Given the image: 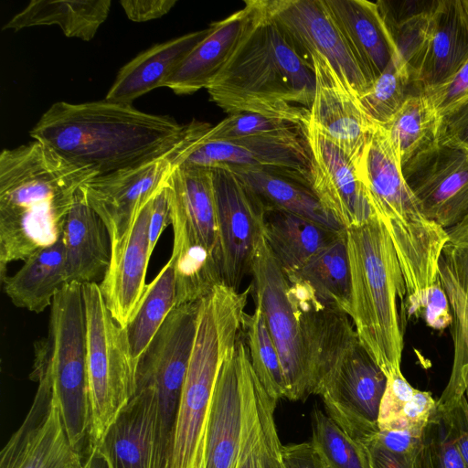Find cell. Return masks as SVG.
Segmentation results:
<instances>
[{
  "label": "cell",
  "mask_w": 468,
  "mask_h": 468,
  "mask_svg": "<svg viewBox=\"0 0 468 468\" xmlns=\"http://www.w3.org/2000/svg\"><path fill=\"white\" fill-rule=\"evenodd\" d=\"M237 44L208 83L210 100L226 113L253 112L308 126L315 92L312 58L303 55L267 13L247 0Z\"/></svg>",
  "instance_id": "6da1fadb"
},
{
  "label": "cell",
  "mask_w": 468,
  "mask_h": 468,
  "mask_svg": "<svg viewBox=\"0 0 468 468\" xmlns=\"http://www.w3.org/2000/svg\"><path fill=\"white\" fill-rule=\"evenodd\" d=\"M187 127L171 116L103 99L54 102L29 135L65 159L104 175L165 156Z\"/></svg>",
  "instance_id": "7a4b0ae2"
},
{
  "label": "cell",
  "mask_w": 468,
  "mask_h": 468,
  "mask_svg": "<svg viewBox=\"0 0 468 468\" xmlns=\"http://www.w3.org/2000/svg\"><path fill=\"white\" fill-rule=\"evenodd\" d=\"M98 176L33 140L0 154V279L6 266L62 239L80 186Z\"/></svg>",
  "instance_id": "3957f363"
},
{
  "label": "cell",
  "mask_w": 468,
  "mask_h": 468,
  "mask_svg": "<svg viewBox=\"0 0 468 468\" xmlns=\"http://www.w3.org/2000/svg\"><path fill=\"white\" fill-rule=\"evenodd\" d=\"M351 274L349 317L360 344L388 377L400 374L404 346L399 302L406 282L390 236L377 217L346 229Z\"/></svg>",
  "instance_id": "277c9868"
},
{
  "label": "cell",
  "mask_w": 468,
  "mask_h": 468,
  "mask_svg": "<svg viewBox=\"0 0 468 468\" xmlns=\"http://www.w3.org/2000/svg\"><path fill=\"white\" fill-rule=\"evenodd\" d=\"M249 286H216L198 302L196 335L176 413L166 468H198L206 427L221 367L242 334Z\"/></svg>",
  "instance_id": "5b68a950"
},
{
  "label": "cell",
  "mask_w": 468,
  "mask_h": 468,
  "mask_svg": "<svg viewBox=\"0 0 468 468\" xmlns=\"http://www.w3.org/2000/svg\"><path fill=\"white\" fill-rule=\"evenodd\" d=\"M357 169L393 242L406 297L437 283L446 231L423 214L384 127L375 125Z\"/></svg>",
  "instance_id": "8992f818"
},
{
  "label": "cell",
  "mask_w": 468,
  "mask_h": 468,
  "mask_svg": "<svg viewBox=\"0 0 468 468\" xmlns=\"http://www.w3.org/2000/svg\"><path fill=\"white\" fill-rule=\"evenodd\" d=\"M29 378L45 382L60 408L71 445L80 452L89 435L90 404L82 284L69 282L50 306L48 333L34 344Z\"/></svg>",
  "instance_id": "52a82bcc"
},
{
  "label": "cell",
  "mask_w": 468,
  "mask_h": 468,
  "mask_svg": "<svg viewBox=\"0 0 468 468\" xmlns=\"http://www.w3.org/2000/svg\"><path fill=\"white\" fill-rule=\"evenodd\" d=\"M90 404L89 442L93 454L136 391V366L126 328L112 315L97 282L82 284Z\"/></svg>",
  "instance_id": "ba28073f"
},
{
  "label": "cell",
  "mask_w": 468,
  "mask_h": 468,
  "mask_svg": "<svg viewBox=\"0 0 468 468\" xmlns=\"http://www.w3.org/2000/svg\"><path fill=\"white\" fill-rule=\"evenodd\" d=\"M255 307L265 319L277 347L287 387L286 399L303 400L314 391V378L302 330L288 296V280L263 235L250 271Z\"/></svg>",
  "instance_id": "9c48e42d"
},
{
  "label": "cell",
  "mask_w": 468,
  "mask_h": 468,
  "mask_svg": "<svg viewBox=\"0 0 468 468\" xmlns=\"http://www.w3.org/2000/svg\"><path fill=\"white\" fill-rule=\"evenodd\" d=\"M387 376L353 340L317 383L314 394L326 414L352 439L363 441L378 431V420Z\"/></svg>",
  "instance_id": "30bf717a"
},
{
  "label": "cell",
  "mask_w": 468,
  "mask_h": 468,
  "mask_svg": "<svg viewBox=\"0 0 468 468\" xmlns=\"http://www.w3.org/2000/svg\"><path fill=\"white\" fill-rule=\"evenodd\" d=\"M198 302L176 307L169 314L136 367V390L148 391L156 398L171 447L196 335Z\"/></svg>",
  "instance_id": "8fae6325"
},
{
  "label": "cell",
  "mask_w": 468,
  "mask_h": 468,
  "mask_svg": "<svg viewBox=\"0 0 468 468\" xmlns=\"http://www.w3.org/2000/svg\"><path fill=\"white\" fill-rule=\"evenodd\" d=\"M212 173L223 283L239 290L250 274L269 207L229 169L214 168Z\"/></svg>",
  "instance_id": "7c38bea8"
},
{
  "label": "cell",
  "mask_w": 468,
  "mask_h": 468,
  "mask_svg": "<svg viewBox=\"0 0 468 468\" xmlns=\"http://www.w3.org/2000/svg\"><path fill=\"white\" fill-rule=\"evenodd\" d=\"M423 214L443 229L468 218V152L441 144L402 166Z\"/></svg>",
  "instance_id": "4fadbf2b"
},
{
  "label": "cell",
  "mask_w": 468,
  "mask_h": 468,
  "mask_svg": "<svg viewBox=\"0 0 468 468\" xmlns=\"http://www.w3.org/2000/svg\"><path fill=\"white\" fill-rule=\"evenodd\" d=\"M269 16L306 57L326 58L344 83L358 97L370 84L333 21L324 0H262Z\"/></svg>",
  "instance_id": "5bb4252c"
},
{
  "label": "cell",
  "mask_w": 468,
  "mask_h": 468,
  "mask_svg": "<svg viewBox=\"0 0 468 468\" xmlns=\"http://www.w3.org/2000/svg\"><path fill=\"white\" fill-rule=\"evenodd\" d=\"M172 254L205 253L221 261L212 169L174 166L165 183Z\"/></svg>",
  "instance_id": "9a60e30c"
},
{
  "label": "cell",
  "mask_w": 468,
  "mask_h": 468,
  "mask_svg": "<svg viewBox=\"0 0 468 468\" xmlns=\"http://www.w3.org/2000/svg\"><path fill=\"white\" fill-rule=\"evenodd\" d=\"M169 154L98 175L80 186L87 203L105 224L111 242L130 230L142 208L165 186L173 168Z\"/></svg>",
  "instance_id": "2e32d148"
},
{
  "label": "cell",
  "mask_w": 468,
  "mask_h": 468,
  "mask_svg": "<svg viewBox=\"0 0 468 468\" xmlns=\"http://www.w3.org/2000/svg\"><path fill=\"white\" fill-rule=\"evenodd\" d=\"M170 451L156 398L136 390L91 458L105 468H166Z\"/></svg>",
  "instance_id": "e0dca14e"
},
{
  "label": "cell",
  "mask_w": 468,
  "mask_h": 468,
  "mask_svg": "<svg viewBox=\"0 0 468 468\" xmlns=\"http://www.w3.org/2000/svg\"><path fill=\"white\" fill-rule=\"evenodd\" d=\"M251 367L242 334L219 371L206 427L205 467L237 468Z\"/></svg>",
  "instance_id": "ac0fdd59"
},
{
  "label": "cell",
  "mask_w": 468,
  "mask_h": 468,
  "mask_svg": "<svg viewBox=\"0 0 468 468\" xmlns=\"http://www.w3.org/2000/svg\"><path fill=\"white\" fill-rule=\"evenodd\" d=\"M80 460L51 388L38 382L27 417L1 451L0 468H71Z\"/></svg>",
  "instance_id": "d6986e66"
},
{
  "label": "cell",
  "mask_w": 468,
  "mask_h": 468,
  "mask_svg": "<svg viewBox=\"0 0 468 468\" xmlns=\"http://www.w3.org/2000/svg\"><path fill=\"white\" fill-rule=\"evenodd\" d=\"M315 73V92L310 123L356 165H359L374 124L364 112L358 96L339 78L329 60L311 54Z\"/></svg>",
  "instance_id": "ffe728a7"
},
{
  "label": "cell",
  "mask_w": 468,
  "mask_h": 468,
  "mask_svg": "<svg viewBox=\"0 0 468 468\" xmlns=\"http://www.w3.org/2000/svg\"><path fill=\"white\" fill-rule=\"evenodd\" d=\"M308 140L314 160L312 190L327 212L345 229L377 218L356 165L311 124Z\"/></svg>",
  "instance_id": "44dd1931"
},
{
  "label": "cell",
  "mask_w": 468,
  "mask_h": 468,
  "mask_svg": "<svg viewBox=\"0 0 468 468\" xmlns=\"http://www.w3.org/2000/svg\"><path fill=\"white\" fill-rule=\"evenodd\" d=\"M153 198L142 208L130 230L119 240L112 242L110 264L99 284L107 308L123 327L134 316L147 285Z\"/></svg>",
  "instance_id": "7402d4cb"
},
{
  "label": "cell",
  "mask_w": 468,
  "mask_h": 468,
  "mask_svg": "<svg viewBox=\"0 0 468 468\" xmlns=\"http://www.w3.org/2000/svg\"><path fill=\"white\" fill-rule=\"evenodd\" d=\"M371 85L398 54L377 3L367 0H324Z\"/></svg>",
  "instance_id": "603a6c76"
},
{
  "label": "cell",
  "mask_w": 468,
  "mask_h": 468,
  "mask_svg": "<svg viewBox=\"0 0 468 468\" xmlns=\"http://www.w3.org/2000/svg\"><path fill=\"white\" fill-rule=\"evenodd\" d=\"M468 59V11L463 0H439L421 65L412 80L423 92L449 80Z\"/></svg>",
  "instance_id": "cb8c5ba5"
},
{
  "label": "cell",
  "mask_w": 468,
  "mask_h": 468,
  "mask_svg": "<svg viewBox=\"0 0 468 468\" xmlns=\"http://www.w3.org/2000/svg\"><path fill=\"white\" fill-rule=\"evenodd\" d=\"M63 244L68 282H96L110 264L112 242L105 224L80 188L68 214Z\"/></svg>",
  "instance_id": "d4e9b609"
},
{
  "label": "cell",
  "mask_w": 468,
  "mask_h": 468,
  "mask_svg": "<svg viewBox=\"0 0 468 468\" xmlns=\"http://www.w3.org/2000/svg\"><path fill=\"white\" fill-rule=\"evenodd\" d=\"M209 30L207 27L189 32L142 51L119 69L105 99L132 103L144 94L163 87Z\"/></svg>",
  "instance_id": "484cf974"
},
{
  "label": "cell",
  "mask_w": 468,
  "mask_h": 468,
  "mask_svg": "<svg viewBox=\"0 0 468 468\" xmlns=\"http://www.w3.org/2000/svg\"><path fill=\"white\" fill-rule=\"evenodd\" d=\"M245 16L243 7L221 20L212 22L208 26L210 30L207 36L184 59L163 87L178 95H188L206 89L234 49Z\"/></svg>",
  "instance_id": "4316f807"
},
{
  "label": "cell",
  "mask_w": 468,
  "mask_h": 468,
  "mask_svg": "<svg viewBox=\"0 0 468 468\" xmlns=\"http://www.w3.org/2000/svg\"><path fill=\"white\" fill-rule=\"evenodd\" d=\"M1 282L16 307L37 314L50 307L55 296L69 283L63 239L35 251L16 272Z\"/></svg>",
  "instance_id": "83f0119b"
},
{
  "label": "cell",
  "mask_w": 468,
  "mask_h": 468,
  "mask_svg": "<svg viewBox=\"0 0 468 468\" xmlns=\"http://www.w3.org/2000/svg\"><path fill=\"white\" fill-rule=\"evenodd\" d=\"M276 403L251 367L247 378L245 420L237 468H285L274 420Z\"/></svg>",
  "instance_id": "f1b7e54d"
},
{
  "label": "cell",
  "mask_w": 468,
  "mask_h": 468,
  "mask_svg": "<svg viewBox=\"0 0 468 468\" xmlns=\"http://www.w3.org/2000/svg\"><path fill=\"white\" fill-rule=\"evenodd\" d=\"M344 231L272 208L267 211L264 227L268 245L285 275L302 268Z\"/></svg>",
  "instance_id": "f546056e"
},
{
  "label": "cell",
  "mask_w": 468,
  "mask_h": 468,
  "mask_svg": "<svg viewBox=\"0 0 468 468\" xmlns=\"http://www.w3.org/2000/svg\"><path fill=\"white\" fill-rule=\"evenodd\" d=\"M111 5V0H32L9 19L3 30L58 26L68 37L90 41L107 19Z\"/></svg>",
  "instance_id": "4dcf8cb0"
},
{
  "label": "cell",
  "mask_w": 468,
  "mask_h": 468,
  "mask_svg": "<svg viewBox=\"0 0 468 468\" xmlns=\"http://www.w3.org/2000/svg\"><path fill=\"white\" fill-rule=\"evenodd\" d=\"M228 169L250 187L269 208L308 218L335 231L346 229L327 212L306 185L261 167Z\"/></svg>",
  "instance_id": "1f68e13d"
},
{
  "label": "cell",
  "mask_w": 468,
  "mask_h": 468,
  "mask_svg": "<svg viewBox=\"0 0 468 468\" xmlns=\"http://www.w3.org/2000/svg\"><path fill=\"white\" fill-rule=\"evenodd\" d=\"M309 285L323 301L347 314L351 303V274L346 230L340 233L302 268L285 275Z\"/></svg>",
  "instance_id": "d6a6232c"
},
{
  "label": "cell",
  "mask_w": 468,
  "mask_h": 468,
  "mask_svg": "<svg viewBox=\"0 0 468 468\" xmlns=\"http://www.w3.org/2000/svg\"><path fill=\"white\" fill-rule=\"evenodd\" d=\"M440 114L426 95L411 93L385 126L403 166L417 154L439 143Z\"/></svg>",
  "instance_id": "836d02e7"
},
{
  "label": "cell",
  "mask_w": 468,
  "mask_h": 468,
  "mask_svg": "<svg viewBox=\"0 0 468 468\" xmlns=\"http://www.w3.org/2000/svg\"><path fill=\"white\" fill-rule=\"evenodd\" d=\"M176 307L175 272L169 259L156 277L146 285L134 316L125 326L136 367L140 357Z\"/></svg>",
  "instance_id": "e575fe53"
},
{
  "label": "cell",
  "mask_w": 468,
  "mask_h": 468,
  "mask_svg": "<svg viewBox=\"0 0 468 468\" xmlns=\"http://www.w3.org/2000/svg\"><path fill=\"white\" fill-rule=\"evenodd\" d=\"M437 282L445 292L452 314L453 364L444 390L436 403L451 411L465 396L463 369L468 365V298L462 291L445 261L440 256Z\"/></svg>",
  "instance_id": "d590c367"
},
{
  "label": "cell",
  "mask_w": 468,
  "mask_h": 468,
  "mask_svg": "<svg viewBox=\"0 0 468 468\" xmlns=\"http://www.w3.org/2000/svg\"><path fill=\"white\" fill-rule=\"evenodd\" d=\"M242 337L253 371L265 391L277 401L286 398L287 387L280 356L259 308L255 307L253 314L245 313Z\"/></svg>",
  "instance_id": "8d00e7d4"
},
{
  "label": "cell",
  "mask_w": 468,
  "mask_h": 468,
  "mask_svg": "<svg viewBox=\"0 0 468 468\" xmlns=\"http://www.w3.org/2000/svg\"><path fill=\"white\" fill-rule=\"evenodd\" d=\"M410 468H465L451 411L436 404L414 451Z\"/></svg>",
  "instance_id": "74e56055"
},
{
  "label": "cell",
  "mask_w": 468,
  "mask_h": 468,
  "mask_svg": "<svg viewBox=\"0 0 468 468\" xmlns=\"http://www.w3.org/2000/svg\"><path fill=\"white\" fill-rule=\"evenodd\" d=\"M410 74L399 55L394 57L371 87L358 97L360 105L376 125H387L413 92Z\"/></svg>",
  "instance_id": "f35d334b"
},
{
  "label": "cell",
  "mask_w": 468,
  "mask_h": 468,
  "mask_svg": "<svg viewBox=\"0 0 468 468\" xmlns=\"http://www.w3.org/2000/svg\"><path fill=\"white\" fill-rule=\"evenodd\" d=\"M311 442L327 468H370L360 441L352 439L326 413L314 407Z\"/></svg>",
  "instance_id": "ab89813d"
},
{
  "label": "cell",
  "mask_w": 468,
  "mask_h": 468,
  "mask_svg": "<svg viewBox=\"0 0 468 468\" xmlns=\"http://www.w3.org/2000/svg\"><path fill=\"white\" fill-rule=\"evenodd\" d=\"M438 1L433 7L409 16L398 18L382 16L399 58L409 69L411 84L426 52L432 15Z\"/></svg>",
  "instance_id": "60d3db41"
},
{
  "label": "cell",
  "mask_w": 468,
  "mask_h": 468,
  "mask_svg": "<svg viewBox=\"0 0 468 468\" xmlns=\"http://www.w3.org/2000/svg\"><path fill=\"white\" fill-rule=\"evenodd\" d=\"M294 124L299 123L253 112H240L229 114L214 126L209 125L204 133V137L207 140L232 142L267 132L285 129Z\"/></svg>",
  "instance_id": "b9f144b4"
},
{
  "label": "cell",
  "mask_w": 468,
  "mask_h": 468,
  "mask_svg": "<svg viewBox=\"0 0 468 468\" xmlns=\"http://www.w3.org/2000/svg\"><path fill=\"white\" fill-rule=\"evenodd\" d=\"M404 303L408 306L410 314L420 315L430 327L441 330L452 324L449 301L438 282L406 297Z\"/></svg>",
  "instance_id": "7bdbcfd3"
},
{
  "label": "cell",
  "mask_w": 468,
  "mask_h": 468,
  "mask_svg": "<svg viewBox=\"0 0 468 468\" xmlns=\"http://www.w3.org/2000/svg\"><path fill=\"white\" fill-rule=\"evenodd\" d=\"M445 231L447 240L441 257L468 298V218Z\"/></svg>",
  "instance_id": "ee69618b"
},
{
  "label": "cell",
  "mask_w": 468,
  "mask_h": 468,
  "mask_svg": "<svg viewBox=\"0 0 468 468\" xmlns=\"http://www.w3.org/2000/svg\"><path fill=\"white\" fill-rule=\"evenodd\" d=\"M416 391L417 388L408 382L402 373L387 378V386L378 413V430H390L395 427L404 407L413 398Z\"/></svg>",
  "instance_id": "f6af8a7d"
},
{
  "label": "cell",
  "mask_w": 468,
  "mask_h": 468,
  "mask_svg": "<svg viewBox=\"0 0 468 468\" xmlns=\"http://www.w3.org/2000/svg\"><path fill=\"white\" fill-rule=\"evenodd\" d=\"M439 143L468 152V95L440 113Z\"/></svg>",
  "instance_id": "bcb514c9"
},
{
  "label": "cell",
  "mask_w": 468,
  "mask_h": 468,
  "mask_svg": "<svg viewBox=\"0 0 468 468\" xmlns=\"http://www.w3.org/2000/svg\"><path fill=\"white\" fill-rule=\"evenodd\" d=\"M420 93H423L428 97L439 114L467 96L468 59L445 82Z\"/></svg>",
  "instance_id": "7dc6e473"
},
{
  "label": "cell",
  "mask_w": 468,
  "mask_h": 468,
  "mask_svg": "<svg viewBox=\"0 0 468 468\" xmlns=\"http://www.w3.org/2000/svg\"><path fill=\"white\" fill-rule=\"evenodd\" d=\"M422 431L415 429L378 430L373 437L387 450L394 453L411 456L419 443Z\"/></svg>",
  "instance_id": "c3c4849f"
},
{
  "label": "cell",
  "mask_w": 468,
  "mask_h": 468,
  "mask_svg": "<svg viewBox=\"0 0 468 468\" xmlns=\"http://www.w3.org/2000/svg\"><path fill=\"white\" fill-rule=\"evenodd\" d=\"M120 4L126 16L133 22H146L160 18L170 12L175 0H122Z\"/></svg>",
  "instance_id": "681fc988"
},
{
  "label": "cell",
  "mask_w": 468,
  "mask_h": 468,
  "mask_svg": "<svg viewBox=\"0 0 468 468\" xmlns=\"http://www.w3.org/2000/svg\"><path fill=\"white\" fill-rule=\"evenodd\" d=\"M282 455L285 468H327L311 441L282 445Z\"/></svg>",
  "instance_id": "f907efd6"
},
{
  "label": "cell",
  "mask_w": 468,
  "mask_h": 468,
  "mask_svg": "<svg viewBox=\"0 0 468 468\" xmlns=\"http://www.w3.org/2000/svg\"><path fill=\"white\" fill-rule=\"evenodd\" d=\"M171 224L170 207L165 186L154 197L149 225V251L154 252L155 245L165 229Z\"/></svg>",
  "instance_id": "816d5d0a"
},
{
  "label": "cell",
  "mask_w": 468,
  "mask_h": 468,
  "mask_svg": "<svg viewBox=\"0 0 468 468\" xmlns=\"http://www.w3.org/2000/svg\"><path fill=\"white\" fill-rule=\"evenodd\" d=\"M360 442L366 449L370 468H410L412 455L394 453L381 446L373 436Z\"/></svg>",
  "instance_id": "f5cc1de1"
},
{
  "label": "cell",
  "mask_w": 468,
  "mask_h": 468,
  "mask_svg": "<svg viewBox=\"0 0 468 468\" xmlns=\"http://www.w3.org/2000/svg\"><path fill=\"white\" fill-rule=\"evenodd\" d=\"M452 424L456 431L458 448L465 468H468V401L463 397L451 410Z\"/></svg>",
  "instance_id": "db71d44e"
},
{
  "label": "cell",
  "mask_w": 468,
  "mask_h": 468,
  "mask_svg": "<svg viewBox=\"0 0 468 468\" xmlns=\"http://www.w3.org/2000/svg\"><path fill=\"white\" fill-rule=\"evenodd\" d=\"M462 376H463V383L465 386V393L467 394V398H468V365L466 367H464V368L463 369Z\"/></svg>",
  "instance_id": "11a10c76"
},
{
  "label": "cell",
  "mask_w": 468,
  "mask_h": 468,
  "mask_svg": "<svg viewBox=\"0 0 468 468\" xmlns=\"http://www.w3.org/2000/svg\"><path fill=\"white\" fill-rule=\"evenodd\" d=\"M198 468H206L205 467V451H204V453H203V455L201 457Z\"/></svg>",
  "instance_id": "9f6ffc18"
},
{
  "label": "cell",
  "mask_w": 468,
  "mask_h": 468,
  "mask_svg": "<svg viewBox=\"0 0 468 468\" xmlns=\"http://www.w3.org/2000/svg\"><path fill=\"white\" fill-rule=\"evenodd\" d=\"M71 468H85V465H83L81 460H80Z\"/></svg>",
  "instance_id": "6f0895ef"
},
{
  "label": "cell",
  "mask_w": 468,
  "mask_h": 468,
  "mask_svg": "<svg viewBox=\"0 0 468 468\" xmlns=\"http://www.w3.org/2000/svg\"><path fill=\"white\" fill-rule=\"evenodd\" d=\"M463 4L468 11V0H463Z\"/></svg>",
  "instance_id": "680465c9"
},
{
  "label": "cell",
  "mask_w": 468,
  "mask_h": 468,
  "mask_svg": "<svg viewBox=\"0 0 468 468\" xmlns=\"http://www.w3.org/2000/svg\"><path fill=\"white\" fill-rule=\"evenodd\" d=\"M85 468H91V467H90V462H89V463H87V464L85 465Z\"/></svg>",
  "instance_id": "91938a15"
}]
</instances>
